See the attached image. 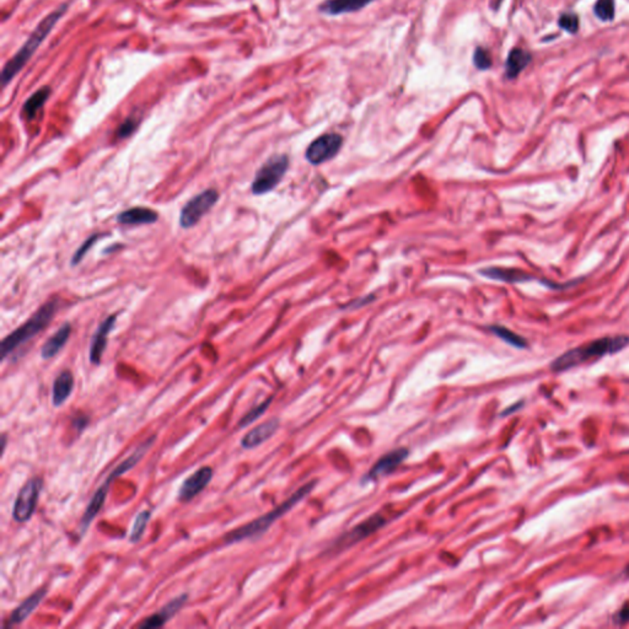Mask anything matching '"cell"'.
I'll return each instance as SVG.
<instances>
[{"instance_id":"9","label":"cell","mask_w":629,"mask_h":629,"mask_svg":"<svg viewBox=\"0 0 629 629\" xmlns=\"http://www.w3.org/2000/svg\"><path fill=\"white\" fill-rule=\"evenodd\" d=\"M122 475H125V472L123 470L120 468V466H117L113 471L110 473V476L107 478L105 483L102 484L100 488H98L96 493L94 494L93 498L90 500V503H89L88 506H86V509H85V513H84L83 518H81V521L79 523V531H80V535L84 536L86 531H88L89 528H90V525L94 521V518L98 516V514L100 513V510L102 509V506L105 504V500H106L107 493H108V489H110V487H111L112 483L115 482L116 478L122 476Z\"/></svg>"},{"instance_id":"29","label":"cell","mask_w":629,"mask_h":629,"mask_svg":"<svg viewBox=\"0 0 629 629\" xmlns=\"http://www.w3.org/2000/svg\"><path fill=\"white\" fill-rule=\"evenodd\" d=\"M560 26L562 28H565V31H568V33H577L579 28L578 16L575 14H572V13L562 15L560 18Z\"/></svg>"},{"instance_id":"25","label":"cell","mask_w":629,"mask_h":629,"mask_svg":"<svg viewBox=\"0 0 629 629\" xmlns=\"http://www.w3.org/2000/svg\"><path fill=\"white\" fill-rule=\"evenodd\" d=\"M150 518H152V511H149V510H143V511H140L137 515L130 535V540L132 543H137V542L140 541V538L143 537L145 528H147V525L150 521Z\"/></svg>"},{"instance_id":"16","label":"cell","mask_w":629,"mask_h":629,"mask_svg":"<svg viewBox=\"0 0 629 629\" xmlns=\"http://www.w3.org/2000/svg\"><path fill=\"white\" fill-rule=\"evenodd\" d=\"M374 1L375 0H324V3L319 5V9L324 14L336 16V15L356 13Z\"/></svg>"},{"instance_id":"26","label":"cell","mask_w":629,"mask_h":629,"mask_svg":"<svg viewBox=\"0 0 629 629\" xmlns=\"http://www.w3.org/2000/svg\"><path fill=\"white\" fill-rule=\"evenodd\" d=\"M272 400H273L272 397L267 398V400L261 403V404L252 408L250 412L246 413L245 416H242L240 421H239V428H245V426H250L254 421H257L259 416H264V412H266V411L268 409L269 406H271Z\"/></svg>"},{"instance_id":"21","label":"cell","mask_w":629,"mask_h":629,"mask_svg":"<svg viewBox=\"0 0 629 629\" xmlns=\"http://www.w3.org/2000/svg\"><path fill=\"white\" fill-rule=\"evenodd\" d=\"M481 274L484 277L506 283H523L532 279L531 274L526 273L523 271L511 268H500V267H489V268L481 269Z\"/></svg>"},{"instance_id":"28","label":"cell","mask_w":629,"mask_h":629,"mask_svg":"<svg viewBox=\"0 0 629 629\" xmlns=\"http://www.w3.org/2000/svg\"><path fill=\"white\" fill-rule=\"evenodd\" d=\"M473 64L477 69L487 70L491 68L493 62H492L491 53L487 51L483 47H477L473 53Z\"/></svg>"},{"instance_id":"34","label":"cell","mask_w":629,"mask_h":629,"mask_svg":"<svg viewBox=\"0 0 629 629\" xmlns=\"http://www.w3.org/2000/svg\"><path fill=\"white\" fill-rule=\"evenodd\" d=\"M1 441H3V453H4L5 445H6V435L3 434V440H1Z\"/></svg>"},{"instance_id":"1","label":"cell","mask_w":629,"mask_h":629,"mask_svg":"<svg viewBox=\"0 0 629 629\" xmlns=\"http://www.w3.org/2000/svg\"><path fill=\"white\" fill-rule=\"evenodd\" d=\"M629 344L628 336H612L595 339L580 347L570 349L552 361L550 369L555 373L570 370L595 358L620 352Z\"/></svg>"},{"instance_id":"2","label":"cell","mask_w":629,"mask_h":629,"mask_svg":"<svg viewBox=\"0 0 629 629\" xmlns=\"http://www.w3.org/2000/svg\"><path fill=\"white\" fill-rule=\"evenodd\" d=\"M316 484H317V482L316 481H311L309 482V483H306L304 486L300 487L298 491L294 492L287 500H284L282 504L278 505L277 508H274L273 510H271L268 513L264 514L262 516L255 518L254 521H251V523H246V525L241 526V528H235V530L229 532L227 536H225V538H224V540H225V543H227V545H232V543L244 541L246 538H251V537L262 535V533L267 531V530H268V528L277 521L278 518L284 516V515H285L288 511H290L298 503H300L301 500L310 494L312 489L316 487Z\"/></svg>"},{"instance_id":"23","label":"cell","mask_w":629,"mask_h":629,"mask_svg":"<svg viewBox=\"0 0 629 629\" xmlns=\"http://www.w3.org/2000/svg\"><path fill=\"white\" fill-rule=\"evenodd\" d=\"M50 95H51V89L47 88V86L40 89L36 93L31 95L23 103V111L25 116L28 117V120H33L43 105L46 103Z\"/></svg>"},{"instance_id":"7","label":"cell","mask_w":629,"mask_h":629,"mask_svg":"<svg viewBox=\"0 0 629 629\" xmlns=\"http://www.w3.org/2000/svg\"><path fill=\"white\" fill-rule=\"evenodd\" d=\"M42 482L38 478H33L20 489L15 499L13 518L18 523H26L33 518L38 506V497L41 492Z\"/></svg>"},{"instance_id":"10","label":"cell","mask_w":629,"mask_h":629,"mask_svg":"<svg viewBox=\"0 0 629 629\" xmlns=\"http://www.w3.org/2000/svg\"><path fill=\"white\" fill-rule=\"evenodd\" d=\"M213 468L210 466H203V468H198L197 471L193 472L181 484L178 500L186 503V502L193 499L196 495H198L205 487L208 486L209 482L212 481V478H213Z\"/></svg>"},{"instance_id":"35","label":"cell","mask_w":629,"mask_h":629,"mask_svg":"<svg viewBox=\"0 0 629 629\" xmlns=\"http://www.w3.org/2000/svg\"><path fill=\"white\" fill-rule=\"evenodd\" d=\"M627 572H628V573H629V567H628V570H627Z\"/></svg>"},{"instance_id":"12","label":"cell","mask_w":629,"mask_h":629,"mask_svg":"<svg viewBox=\"0 0 629 629\" xmlns=\"http://www.w3.org/2000/svg\"><path fill=\"white\" fill-rule=\"evenodd\" d=\"M408 455H409V451L406 448H400V449L393 450L391 453H386L382 458H379L370 471L368 472L366 480L376 481L381 477L387 476L406 460Z\"/></svg>"},{"instance_id":"24","label":"cell","mask_w":629,"mask_h":629,"mask_svg":"<svg viewBox=\"0 0 629 629\" xmlns=\"http://www.w3.org/2000/svg\"><path fill=\"white\" fill-rule=\"evenodd\" d=\"M491 331L495 336L502 338L504 342L508 343L510 346H513V347L518 348V349H523V348L528 347V342H526L525 338L518 336V334H515L513 331H510L506 327L492 326Z\"/></svg>"},{"instance_id":"33","label":"cell","mask_w":629,"mask_h":629,"mask_svg":"<svg viewBox=\"0 0 629 629\" xmlns=\"http://www.w3.org/2000/svg\"><path fill=\"white\" fill-rule=\"evenodd\" d=\"M523 406V403L518 402V404H515L513 407L508 408V409H505L504 412H503V416H508L510 413L514 412V411H516L518 408Z\"/></svg>"},{"instance_id":"15","label":"cell","mask_w":629,"mask_h":629,"mask_svg":"<svg viewBox=\"0 0 629 629\" xmlns=\"http://www.w3.org/2000/svg\"><path fill=\"white\" fill-rule=\"evenodd\" d=\"M115 322H116V314H112L98 326V331L91 341V346H90V361L93 364L98 366L101 363L102 356L106 349L107 336L113 329Z\"/></svg>"},{"instance_id":"18","label":"cell","mask_w":629,"mask_h":629,"mask_svg":"<svg viewBox=\"0 0 629 629\" xmlns=\"http://www.w3.org/2000/svg\"><path fill=\"white\" fill-rule=\"evenodd\" d=\"M157 217L159 214L153 209L135 207L122 212L117 217V220L125 225H143V224H154L157 222Z\"/></svg>"},{"instance_id":"19","label":"cell","mask_w":629,"mask_h":629,"mask_svg":"<svg viewBox=\"0 0 629 629\" xmlns=\"http://www.w3.org/2000/svg\"><path fill=\"white\" fill-rule=\"evenodd\" d=\"M73 389H74V376L70 371H62L53 382V391H52L53 404L56 407L62 406L69 398Z\"/></svg>"},{"instance_id":"6","label":"cell","mask_w":629,"mask_h":629,"mask_svg":"<svg viewBox=\"0 0 629 629\" xmlns=\"http://www.w3.org/2000/svg\"><path fill=\"white\" fill-rule=\"evenodd\" d=\"M219 199V193L215 190H205L191 199L182 208L180 214V225L183 229H190L213 208Z\"/></svg>"},{"instance_id":"4","label":"cell","mask_w":629,"mask_h":629,"mask_svg":"<svg viewBox=\"0 0 629 629\" xmlns=\"http://www.w3.org/2000/svg\"><path fill=\"white\" fill-rule=\"evenodd\" d=\"M58 309V301H48L47 304L38 309V312L33 314L31 319H28L19 329H15L13 334L5 337L1 342V359L4 361L10 353L14 352L19 346L28 342V339L35 337L40 334L42 329H46L51 324L52 319L56 314Z\"/></svg>"},{"instance_id":"30","label":"cell","mask_w":629,"mask_h":629,"mask_svg":"<svg viewBox=\"0 0 629 629\" xmlns=\"http://www.w3.org/2000/svg\"><path fill=\"white\" fill-rule=\"evenodd\" d=\"M137 127H138V120L130 117L120 125V128L117 130V137L120 139L127 138L137 130Z\"/></svg>"},{"instance_id":"8","label":"cell","mask_w":629,"mask_h":629,"mask_svg":"<svg viewBox=\"0 0 629 629\" xmlns=\"http://www.w3.org/2000/svg\"><path fill=\"white\" fill-rule=\"evenodd\" d=\"M342 144L343 138L337 133L321 135L306 149V159L312 165L324 164L339 153Z\"/></svg>"},{"instance_id":"32","label":"cell","mask_w":629,"mask_h":629,"mask_svg":"<svg viewBox=\"0 0 629 629\" xmlns=\"http://www.w3.org/2000/svg\"><path fill=\"white\" fill-rule=\"evenodd\" d=\"M613 622L616 625H625L629 622V601L625 602L623 606L620 607V610L617 611V613L613 616Z\"/></svg>"},{"instance_id":"17","label":"cell","mask_w":629,"mask_h":629,"mask_svg":"<svg viewBox=\"0 0 629 629\" xmlns=\"http://www.w3.org/2000/svg\"><path fill=\"white\" fill-rule=\"evenodd\" d=\"M46 588L38 589V590L33 592V595H30V596H28L25 601L21 602L19 606L16 607L14 612L11 613L9 618V625H20V623H23V620H26L28 616L31 615L33 611L38 608V605L43 601V599L46 597Z\"/></svg>"},{"instance_id":"5","label":"cell","mask_w":629,"mask_h":629,"mask_svg":"<svg viewBox=\"0 0 629 629\" xmlns=\"http://www.w3.org/2000/svg\"><path fill=\"white\" fill-rule=\"evenodd\" d=\"M289 159L287 155H274L267 160L264 166L256 174L252 182V192L255 195H264L274 190L287 172Z\"/></svg>"},{"instance_id":"11","label":"cell","mask_w":629,"mask_h":629,"mask_svg":"<svg viewBox=\"0 0 629 629\" xmlns=\"http://www.w3.org/2000/svg\"><path fill=\"white\" fill-rule=\"evenodd\" d=\"M386 523H387V518H384L381 514H375L364 523H359L358 526L346 533L341 540H338L337 543L343 545L344 547L353 546L356 542H361V540L373 535L375 531L384 528Z\"/></svg>"},{"instance_id":"31","label":"cell","mask_w":629,"mask_h":629,"mask_svg":"<svg viewBox=\"0 0 629 629\" xmlns=\"http://www.w3.org/2000/svg\"><path fill=\"white\" fill-rule=\"evenodd\" d=\"M96 239H98V235H93L90 239H88V240L84 242L81 247H79L78 251L75 252L74 257H73V262H72L73 266L78 264L79 262L83 259L84 256L86 255V252H88V251L91 249V246L95 244V240H96Z\"/></svg>"},{"instance_id":"27","label":"cell","mask_w":629,"mask_h":629,"mask_svg":"<svg viewBox=\"0 0 629 629\" xmlns=\"http://www.w3.org/2000/svg\"><path fill=\"white\" fill-rule=\"evenodd\" d=\"M595 14L604 21H611L615 16V0H597Z\"/></svg>"},{"instance_id":"14","label":"cell","mask_w":629,"mask_h":629,"mask_svg":"<svg viewBox=\"0 0 629 629\" xmlns=\"http://www.w3.org/2000/svg\"><path fill=\"white\" fill-rule=\"evenodd\" d=\"M280 421L278 418H271L262 424L251 429L247 434L244 435L241 439V446L246 450L255 449L259 445L264 444L267 440L271 439L276 431L279 429Z\"/></svg>"},{"instance_id":"20","label":"cell","mask_w":629,"mask_h":629,"mask_svg":"<svg viewBox=\"0 0 629 629\" xmlns=\"http://www.w3.org/2000/svg\"><path fill=\"white\" fill-rule=\"evenodd\" d=\"M70 334H72V326L69 324H63L56 334L50 339H47L46 343L42 346V359H51L53 356H56L68 342Z\"/></svg>"},{"instance_id":"3","label":"cell","mask_w":629,"mask_h":629,"mask_svg":"<svg viewBox=\"0 0 629 629\" xmlns=\"http://www.w3.org/2000/svg\"><path fill=\"white\" fill-rule=\"evenodd\" d=\"M67 9H68V4H62L60 8H57L51 14L47 15L46 18L42 20L41 23H38L36 28L30 35L28 41L25 42L23 46L20 47L18 53L3 68V72H1L3 86H5L6 84H9L14 79L15 75L20 73V70L23 69V67L26 65V63L33 56V53L36 52L42 42L46 40L47 36L51 33L53 28L62 19V16L67 13Z\"/></svg>"},{"instance_id":"22","label":"cell","mask_w":629,"mask_h":629,"mask_svg":"<svg viewBox=\"0 0 629 629\" xmlns=\"http://www.w3.org/2000/svg\"><path fill=\"white\" fill-rule=\"evenodd\" d=\"M531 62V55L528 52L515 48L510 52L506 64H505V75L508 79H515L523 72Z\"/></svg>"},{"instance_id":"13","label":"cell","mask_w":629,"mask_h":629,"mask_svg":"<svg viewBox=\"0 0 629 629\" xmlns=\"http://www.w3.org/2000/svg\"><path fill=\"white\" fill-rule=\"evenodd\" d=\"M187 601H188V594H182L180 596L172 599L171 601L162 607L159 612L145 618L142 623H139V628L152 629L162 627L171 620L174 616L180 612L181 608L185 606Z\"/></svg>"}]
</instances>
